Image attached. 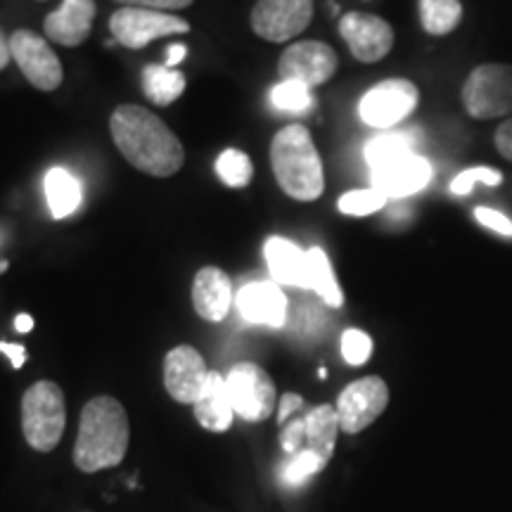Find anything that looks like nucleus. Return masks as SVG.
<instances>
[{
    "label": "nucleus",
    "instance_id": "obj_1",
    "mask_svg": "<svg viewBox=\"0 0 512 512\" xmlns=\"http://www.w3.org/2000/svg\"><path fill=\"white\" fill-rule=\"evenodd\" d=\"M110 131L126 162L143 174L169 178L185 162L181 140L147 107L119 105L110 117Z\"/></svg>",
    "mask_w": 512,
    "mask_h": 512
},
{
    "label": "nucleus",
    "instance_id": "obj_2",
    "mask_svg": "<svg viewBox=\"0 0 512 512\" xmlns=\"http://www.w3.org/2000/svg\"><path fill=\"white\" fill-rule=\"evenodd\" d=\"M128 441H131V427H128L126 408L112 396H95L81 411L74 463L88 475L117 467L126 458Z\"/></svg>",
    "mask_w": 512,
    "mask_h": 512
},
{
    "label": "nucleus",
    "instance_id": "obj_3",
    "mask_svg": "<svg viewBox=\"0 0 512 512\" xmlns=\"http://www.w3.org/2000/svg\"><path fill=\"white\" fill-rule=\"evenodd\" d=\"M271 164L280 188L292 200L313 202L323 195V162H320V155L306 126L290 124L283 131L275 133L271 145Z\"/></svg>",
    "mask_w": 512,
    "mask_h": 512
},
{
    "label": "nucleus",
    "instance_id": "obj_4",
    "mask_svg": "<svg viewBox=\"0 0 512 512\" xmlns=\"http://www.w3.org/2000/svg\"><path fill=\"white\" fill-rule=\"evenodd\" d=\"M67 425L64 394L55 382L41 380L24 392L22 399V432L34 451L50 453L60 444Z\"/></svg>",
    "mask_w": 512,
    "mask_h": 512
},
{
    "label": "nucleus",
    "instance_id": "obj_5",
    "mask_svg": "<svg viewBox=\"0 0 512 512\" xmlns=\"http://www.w3.org/2000/svg\"><path fill=\"white\" fill-rule=\"evenodd\" d=\"M465 112L475 119L512 114V64H479L463 86Z\"/></svg>",
    "mask_w": 512,
    "mask_h": 512
},
{
    "label": "nucleus",
    "instance_id": "obj_6",
    "mask_svg": "<svg viewBox=\"0 0 512 512\" xmlns=\"http://www.w3.org/2000/svg\"><path fill=\"white\" fill-rule=\"evenodd\" d=\"M226 387L235 415L247 422H264L273 415L278 392L271 375L256 363H238L226 375Z\"/></svg>",
    "mask_w": 512,
    "mask_h": 512
},
{
    "label": "nucleus",
    "instance_id": "obj_7",
    "mask_svg": "<svg viewBox=\"0 0 512 512\" xmlns=\"http://www.w3.org/2000/svg\"><path fill=\"white\" fill-rule=\"evenodd\" d=\"M420 102V91L413 81L408 79H387L363 95L358 102V117L363 124L389 131V128L401 124L415 112Z\"/></svg>",
    "mask_w": 512,
    "mask_h": 512
},
{
    "label": "nucleus",
    "instance_id": "obj_8",
    "mask_svg": "<svg viewBox=\"0 0 512 512\" xmlns=\"http://www.w3.org/2000/svg\"><path fill=\"white\" fill-rule=\"evenodd\" d=\"M110 29L117 43L124 48L140 50L157 38L188 34L190 24L183 17L171 12L145 10V8H121L112 15Z\"/></svg>",
    "mask_w": 512,
    "mask_h": 512
},
{
    "label": "nucleus",
    "instance_id": "obj_9",
    "mask_svg": "<svg viewBox=\"0 0 512 512\" xmlns=\"http://www.w3.org/2000/svg\"><path fill=\"white\" fill-rule=\"evenodd\" d=\"M389 403V387L382 377L370 375L351 382L337 399L339 430L358 434L380 418Z\"/></svg>",
    "mask_w": 512,
    "mask_h": 512
},
{
    "label": "nucleus",
    "instance_id": "obj_10",
    "mask_svg": "<svg viewBox=\"0 0 512 512\" xmlns=\"http://www.w3.org/2000/svg\"><path fill=\"white\" fill-rule=\"evenodd\" d=\"M10 53L27 81L38 91H55L62 83L64 72L60 57L55 55V50L43 36L29 29L15 31L10 38Z\"/></svg>",
    "mask_w": 512,
    "mask_h": 512
},
{
    "label": "nucleus",
    "instance_id": "obj_11",
    "mask_svg": "<svg viewBox=\"0 0 512 512\" xmlns=\"http://www.w3.org/2000/svg\"><path fill=\"white\" fill-rule=\"evenodd\" d=\"M313 19V0H256L252 29L271 43H285L299 36Z\"/></svg>",
    "mask_w": 512,
    "mask_h": 512
},
{
    "label": "nucleus",
    "instance_id": "obj_12",
    "mask_svg": "<svg viewBox=\"0 0 512 512\" xmlns=\"http://www.w3.org/2000/svg\"><path fill=\"white\" fill-rule=\"evenodd\" d=\"M337 53L328 43L299 41L290 46L278 62L280 81H299L316 88L330 81L337 72Z\"/></svg>",
    "mask_w": 512,
    "mask_h": 512
},
{
    "label": "nucleus",
    "instance_id": "obj_13",
    "mask_svg": "<svg viewBox=\"0 0 512 512\" xmlns=\"http://www.w3.org/2000/svg\"><path fill=\"white\" fill-rule=\"evenodd\" d=\"M370 178L373 188L380 190L387 200H403L427 188V183L432 181V164L418 152H408L370 166Z\"/></svg>",
    "mask_w": 512,
    "mask_h": 512
},
{
    "label": "nucleus",
    "instance_id": "obj_14",
    "mask_svg": "<svg viewBox=\"0 0 512 512\" xmlns=\"http://www.w3.org/2000/svg\"><path fill=\"white\" fill-rule=\"evenodd\" d=\"M339 34L358 62H380L394 46V29L389 22L368 12H347L339 19Z\"/></svg>",
    "mask_w": 512,
    "mask_h": 512
},
{
    "label": "nucleus",
    "instance_id": "obj_15",
    "mask_svg": "<svg viewBox=\"0 0 512 512\" xmlns=\"http://www.w3.org/2000/svg\"><path fill=\"white\" fill-rule=\"evenodd\" d=\"M207 363L197 349L181 344L171 349L164 358V387L169 396L178 403H192L195 406L209 380Z\"/></svg>",
    "mask_w": 512,
    "mask_h": 512
},
{
    "label": "nucleus",
    "instance_id": "obj_16",
    "mask_svg": "<svg viewBox=\"0 0 512 512\" xmlns=\"http://www.w3.org/2000/svg\"><path fill=\"white\" fill-rule=\"evenodd\" d=\"M238 311L247 323L283 328L287 320V297L273 280L249 283L238 294Z\"/></svg>",
    "mask_w": 512,
    "mask_h": 512
},
{
    "label": "nucleus",
    "instance_id": "obj_17",
    "mask_svg": "<svg viewBox=\"0 0 512 512\" xmlns=\"http://www.w3.org/2000/svg\"><path fill=\"white\" fill-rule=\"evenodd\" d=\"M95 19V0H62L55 12H50L43 22L50 41L60 46H81L91 36Z\"/></svg>",
    "mask_w": 512,
    "mask_h": 512
},
{
    "label": "nucleus",
    "instance_id": "obj_18",
    "mask_svg": "<svg viewBox=\"0 0 512 512\" xmlns=\"http://www.w3.org/2000/svg\"><path fill=\"white\" fill-rule=\"evenodd\" d=\"M192 304L200 318L209 323H221L233 304V283L228 275L216 266L202 268L192 283Z\"/></svg>",
    "mask_w": 512,
    "mask_h": 512
},
{
    "label": "nucleus",
    "instance_id": "obj_19",
    "mask_svg": "<svg viewBox=\"0 0 512 512\" xmlns=\"http://www.w3.org/2000/svg\"><path fill=\"white\" fill-rule=\"evenodd\" d=\"M235 408L230 401L226 377L221 373H209L207 387L195 403V420L209 432H226L233 425Z\"/></svg>",
    "mask_w": 512,
    "mask_h": 512
},
{
    "label": "nucleus",
    "instance_id": "obj_20",
    "mask_svg": "<svg viewBox=\"0 0 512 512\" xmlns=\"http://www.w3.org/2000/svg\"><path fill=\"white\" fill-rule=\"evenodd\" d=\"M266 264L273 283L306 290V252L285 238H268L264 245Z\"/></svg>",
    "mask_w": 512,
    "mask_h": 512
},
{
    "label": "nucleus",
    "instance_id": "obj_21",
    "mask_svg": "<svg viewBox=\"0 0 512 512\" xmlns=\"http://www.w3.org/2000/svg\"><path fill=\"white\" fill-rule=\"evenodd\" d=\"M306 427V451L316 453L325 465L330 463L332 453H335L337 432H339V418L335 406H318L304 415Z\"/></svg>",
    "mask_w": 512,
    "mask_h": 512
},
{
    "label": "nucleus",
    "instance_id": "obj_22",
    "mask_svg": "<svg viewBox=\"0 0 512 512\" xmlns=\"http://www.w3.org/2000/svg\"><path fill=\"white\" fill-rule=\"evenodd\" d=\"M46 200L48 209L53 214V219H67L72 216L76 209L81 207L83 190L81 183L76 181L72 171L62 169V166H55L46 174Z\"/></svg>",
    "mask_w": 512,
    "mask_h": 512
},
{
    "label": "nucleus",
    "instance_id": "obj_23",
    "mask_svg": "<svg viewBox=\"0 0 512 512\" xmlns=\"http://www.w3.org/2000/svg\"><path fill=\"white\" fill-rule=\"evenodd\" d=\"M422 140H425V136H422L420 128H396V131L389 128V131L368 140L366 162L368 166H375L380 162H387V159L408 155V152L418 150Z\"/></svg>",
    "mask_w": 512,
    "mask_h": 512
},
{
    "label": "nucleus",
    "instance_id": "obj_24",
    "mask_svg": "<svg viewBox=\"0 0 512 512\" xmlns=\"http://www.w3.org/2000/svg\"><path fill=\"white\" fill-rule=\"evenodd\" d=\"M306 290H313L332 309L344 304V294L339 290L335 273H332L328 254L320 247H311L306 252Z\"/></svg>",
    "mask_w": 512,
    "mask_h": 512
},
{
    "label": "nucleus",
    "instance_id": "obj_25",
    "mask_svg": "<svg viewBox=\"0 0 512 512\" xmlns=\"http://www.w3.org/2000/svg\"><path fill=\"white\" fill-rule=\"evenodd\" d=\"M185 91V76L178 69H169L164 64H147L143 69V93L155 105H171Z\"/></svg>",
    "mask_w": 512,
    "mask_h": 512
},
{
    "label": "nucleus",
    "instance_id": "obj_26",
    "mask_svg": "<svg viewBox=\"0 0 512 512\" xmlns=\"http://www.w3.org/2000/svg\"><path fill=\"white\" fill-rule=\"evenodd\" d=\"M460 19H463L460 0H420V22L427 34H451L460 24Z\"/></svg>",
    "mask_w": 512,
    "mask_h": 512
},
{
    "label": "nucleus",
    "instance_id": "obj_27",
    "mask_svg": "<svg viewBox=\"0 0 512 512\" xmlns=\"http://www.w3.org/2000/svg\"><path fill=\"white\" fill-rule=\"evenodd\" d=\"M271 102L275 110L287 114H306L313 107L311 88L299 81H280L271 91Z\"/></svg>",
    "mask_w": 512,
    "mask_h": 512
},
{
    "label": "nucleus",
    "instance_id": "obj_28",
    "mask_svg": "<svg viewBox=\"0 0 512 512\" xmlns=\"http://www.w3.org/2000/svg\"><path fill=\"white\" fill-rule=\"evenodd\" d=\"M216 174L228 188H247L249 181H252L254 166L252 159H249L242 150H230L221 152L219 159H216Z\"/></svg>",
    "mask_w": 512,
    "mask_h": 512
},
{
    "label": "nucleus",
    "instance_id": "obj_29",
    "mask_svg": "<svg viewBox=\"0 0 512 512\" xmlns=\"http://www.w3.org/2000/svg\"><path fill=\"white\" fill-rule=\"evenodd\" d=\"M387 202L389 200L380 190L366 188V190H351L347 195H342L339 197L337 207L347 216H368L387 207Z\"/></svg>",
    "mask_w": 512,
    "mask_h": 512
},
{
    "label": "nucleus",
    "instance_id": "obj_30",
    "mask_svg": "<svg viewBox=\"0 0 512 512\" xmlns=\"http://www.w3.org/2000/svg\"><path fill=\"white\" fill-rule=\"evenodd\" d=\"M325 463L320 460L316 453L311 451H299L297 456H287V460L283 465H280V477L285 479L287 484H304L306 479H311L313 475H318L320 470H323Z\"/></svg>",
    "mask_w": 512,
    "mask_h": 512
},
{
    "label": "nucleus",
    "instance_id": "obj_31",
    "mask_svg": "<svg viewBox=\"0 0 512 512\" xmlns=\"http://www.w3.org/2000/svg\"><path fill=\"white\" fill-rule=\"evenodd\" d=\"M503 181V174L496 169H489V166H475V169H465L460 171V174L453 178L451 183V192L453 195H467V192H472L477 183H484L489 185V188H496V185H501Z\"/></svg>",
    "mask_w": 512,
    "mask_h": 512
},
{
    "label": "nucleus",
    "instance_id": "obj_32",
    "mask_svg": "<svg viewBox=\"0 0 512 512\" xmlns=\"http://www.w3.org/2000/svg\"><path fill=\"white\" fill-rule=\"evenodd\" d=\"M373 354V339L363 330H347L342 335V356L349 366H363Z\"/></svg>",
    "mask_w": 512,
    "mask_h": 512
},
{
    "label": "nucleus",
    "instance_id": "obj_33",
    "mask_svg": "<svg viewBox=\"0 0 512 512\" xmlns=\"http://www.w3.org/2000/svg\"><path fill=\"white\" fill-rule=\"evenodd\" d=\"M280 446L287 456H297L299 451H304L306 446V427L304 418H294L283 427V434H280Z\"/></svg>",
    "mask_w": 512,
    "mask_h": 512
},
{
    "label": "nucleus",
    "instance_id": "obj_34",
    "mask_svg": "<svg viewBox=\"0 0 512 512\" xmlns=\"http://www.w3.org/2000/svg\"><path fill=\"white\" fill-rule=\"evenodd\" d=\"M475 219L482 223L484 228L494 230L496 235H503V238H512V221L505 214H501V211L489 209V207H479L475 211Z\"/></svg>",
    "mask_w": 512,
    "mask_h": 512
},
{
    "label": "nucleus",
    "instance_id": "obj_35",
    "mask_svg": "<svg viewBox=\"0 0 512 512\" xmlns=\"http://www.w3.org/2000/svg\"><path fill=\"white\" fill-rule=\"evenodd\" d=\"M121 8H145V10H183L188 5L195 3V0H114Z\"/></svg>",
    "mask_w": 512,
    "mask_h": 512
},
{
    "label": "nucleus",
    "instance_id": "obj_36",
    "mask_svg": "<svg viewBox=\"0 0 512 512\" xmlns=\"http://www.w3.org/2000/svg\"><path fill=\"white\" fill-rule=\"evenodd\" d=\"M494 143H496V150L501 152V157L512 162V117L505 119L503 124L496 128Z\"/></svg>",
    "mask_w": 512,
    "mask_h": 512
},
{
    "label": "nucleus",
    "instance_id": "obj_37",
    "mask_svg": "<svg viewBox=\"0 0 512 512\" xmlns=\"http://www.w3.org/2000/svg\"><path fill=\"white\" fill-rule=\"evenodd\" d=\"M299 408H304V399L299 394H283V396H280V406H278V422H280V425H287L290 415L297 413Z\"/></svg>",
    "mask_w": 512,
    "mask_h": 512
},
{
    "label": "nucleus",
    "instance_id": "obj_38",
    "mask_svg": "<svg viewBox=\"0 0 512 512\" xmlns=\"http://www.w3.org/2000/svg\"><path fill=\"white\" fill-rule=\"evenodd\" d=\"M0 351L10 358L12 368H22L24 361H27V349L22 344H8V342H0Z\"/></svg>",
    "mask_w": 512,
    "mask_h": 512
},
{
    "label": "nucleus",
    "instance_id": "obj_39",
    "mask_svg": "<svg viewBox=\"0 0 512 512\" xmlns=\"http://www.w3.org/2000/svg\"><path fill=\"white\" fill-rule=\"evenodd\" d=\"M166 50H169V53H166L164 67H169V69H174L176 64H181L185 57H188V48L181 46V43H174V46H169Z\"/></svg>",
    "mask_w": 512,
    "mask_h": 512
},
{
    "label": "nucleus",
    "instance_id": "obj_40",
    "mask_svg": "<svg viewBox=\"0 0 512 512\" xmlns=\"http://www.w3.org/2000/svg\"><path fill=\"white\" fill-rule=\"evenodd\" d=\"M10 57H12V53H10V41H8V36L3 34V29H0V69L8 67Z\"/></svg>",
    "mask_w": 512,
    "mask_h": 512
},
{
    "label": "nucleus",
    "instance_id": "obj_41",
    "mask_svg": "<svg viewBox=\"0 0 512 512\" xmlns=\"http://www.w3.org/2000/svg\"><path fill=\"white\" fill-rule=\"evenodd\" d=\"M15 328L17 332H31L34 330V318H31L29 313H19L15 318Z\"/></svg>",
    "mask_w": 512,
    "mask_h": 512
},
{
    "label": "nucleus",
    "instance_id": "obj_42",
    "mask_svg": "<svg viewBox=\"0 0 512 512\" xmlns=\"http://www.w3.org/2000/svg\"><path fill=\"white\" fill-rule=\"evenodd\" d=\"M10 268V261L8 259H0V273H5Z\"/></svg>",
    "mask_w": 512,
    "mask_h": 512
}]
</instances>
